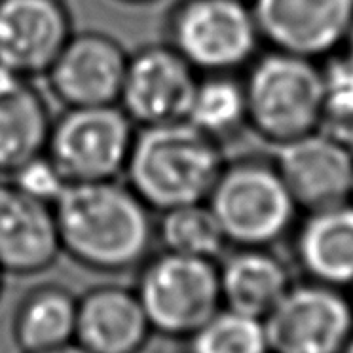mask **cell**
Instances as JSON below:
<instances>
[{"mask_svg":"<svg viewBox=\"0 0 353 353\" xmlns=\"http://www.w3.org/2000/svg\"><path fill=\"white\" fill-rule=\"evenodd\" d=\"M39 353H92V352H88V350L82 347L78 342H70V344L59 345V347H54V350H46V352H39Z\"/></svg>","mask_w":353,"mask_h":353,"instance_id":"25","label":"cell"},{"mask_svg":"<svg viewBox=\"0 0 353 353\" xmlns=\"http://www.w3.org/2000/svg\"><path fill=\"white\" fill-rule=\"evenodd\" d=\"M2 277H4V272L0 270V294H2Z\"/></svg>","mask_w":353,"mask_h":353,"instance_id":"29","label":"cell"},{"mask_svg":"<svg viewBox=\"0 0 353 353\" xmlns=\"http://www.w3.org/2000/svg\"><path fill=\"white\" fill-rule=\"evenodd\" d=\"M247 123L281 145L319 130L323 69L314 59L274 50L259 57L243 82Z\"/></svg>","mask_w":353,"mask_h":353,"instance_id":"3","label":"cell"},{"mask_svg":"<svg viewBox=\"0 0 353 353\" xmlns=\"http://www.w3.org/2000/svg\"><path fill=\"white\" fill-rule=\"evenodd\" d=\"M54 211L63 253L84 268L122 274L141 268L152 254V209L128 183H69Z\"/></svg>","mask_w":353,"mask_h":353,"instance_id":"1","label":"cell"},{"mask_svg":"<svg viewBox=\"0 0 353 353\" xmlns=\"http://www.w3.org/2000/svg\"><path fill=\"white\" fill-rule=\"evenodd\" d=\"M223 306L264 319L285 292L291 274L268 247H239L219 266Z\"/></svg>","mask_w":353,"mask_h":353,"instance_id":"18","label":"cell"},{"mask_svg":"<svg viewBox=\"0 0 353 353\" xmlns=\"http://www.w3.org/2000/svg\"><path fill=\"white\" fill-rule=\"evenodd\" d=\"M352 201H353V183H352Z\"/></svg>","mask_w":353,"mask_h":353,"instance_id":"31","label":"cell"},{"mask_svg":"<svg viewBox=\"0 0 353 353\" xmlns=\"http://www.w3.org/2000/svg\"><path fill=\"white\" fill-rule=\"evenodd\" d=\"M123 4H131V6H145V4H152L156 0H120Z\"/></svg>","mask_w":353,"mask_h":353,"instance_id":"27","label":"cell"},{"mask_svg":"<svg viewBox=\"0 0 353 353\" xmlns=\"http://www.w3.org/2000/svg\"><path fill=\"white\" fill-rule=\"evenodd\" d=\"M270 353H340L353 336L350 296L332 285H291L264 317Z\"/></svg>","mask_w":353,"mask_h":353,"instance_id":"8","label":"cell"},{"mask_svg":"<svg viewBox=\"0 0 353 353\" xmlns=\"http://www.w3.org/2000/svg\"><path fill=\"white\" fill-rule=\"evenodd\" d=\"M137 125L122 107H67L54 118L46 154L69 183L110 181L123 175Z\"/></svg>","mask_w":353,"mask_h":353,"instance_id":"7","label":"cell"},{"mask_svg":"<svg viewBox=\"0 0 353 353\" xmlns=\"http://www.w3.org/2000/svg\"><path fill=\"white\" fill-rule=\"evenodd\" d=\"M251 10L262 40L310 59L342 46L353 23V0H253Z\"/></svg>","mask_w":353,"mask_h":353,"instance_id":"12","label":"cell"},{"mask_svg":"<svg viewBox=\"0 0 353 353\" xmlns=\"http://www.w3.org/2000/svg\"><path fill=\"white\" fill-rule=\"evenodd\" d=\"M221 141L186 120L141 125L123 175L152 211L208 201L223 173Z\"/></svg>","mask_w":353,"mask_h":353,"instance_id":"2","label":"cell"},{"mask_svg":"<svg viewBox=\"0 0 353 353\" xmlns=\"http://www.w3.org/2000/svg\"><path fill=\"white\" fill-rule=\"evenodd\" d=\"M345 57L353 63V23L350 27V32H347V37H345Z\"/></svg>","mask_w":353,"mask_h":353,"instance_id":"26","label":"cell"},{"mask_svg":"<svg viewBox=\"0 0 353 353\" xmlns=\"http://www.w3.org/2000/svg\"><path fill=\"white\" fill-rule=\"evenodd\" d=\"M10 176H12V185L17 186L21 192L52 205L59 200V196L69 186V181L65 179L61 169L55 165V161L46 152L25 161Z\"/></svg>","mask_w":353,"mask_h":353,"instance_id":"24","label":"cell"},{"mask_svg":"<svg viewBox=\"0 0 353 353\" xmlns=\"http://www.w3.org/2000/svg\"><path fill=\"white\" fill-rule=\"evenodd\" d=\"M78 299L67 289L46 285L29 292L16 315V340L25 353L70 344L77 338Z\"/></svg>","mask_w":353,"mask_h":353,"instance_id":"19","label":"cell"},{"mask_svg":"<svg viewBox=\"0 0 353 353\" xmlns=\"http://www.w3.org/2000/svg\"><path fill=\"white\" fill-rule=\"evenodd\" d=\"M296 256L312 281L353 285V201L312 211L296 236Z\"/></svg>","mask_w":353,"mask_h":353,"instance_id":"17","label":"cell"},{"mask_svg":"<svg viewBox=\"0 0 353 353\" xmlns=\"http://www.w3.org/2000/svg\"><path fill=\"white\" fill-rule=\"evenodd\" d=\"M319 131L353 148V63L345 55L323 69Z\"/></svg>","mask_w":353,"mask_h":353,"instance_id":"23","label":"cell"},{"mask_svg":"<svg viewBox=\"0 0 353 353\" xmlns=\"http://www.w3.org/2000/svg\"><path fill=\"white\" fill-rule=\"evenodd\" d=\"M186 342L188 353H270L264 319L224 306Z\"/></svg>","mask_w":353,"mask_h":353,"instance_id":"22","label":"cell"},{"mask_svg":"<svg viewBox=\"0 0 353 353\" xmlns=\"http://www.w3.org/2000/svg\"><path fill=\"white\" fill-rule=\"evenodd\" d=\"M130 54L110 34L72 32L46 72L50 90L65 107L116 105Z\"/></svg>","mask_w":353,"mask_h":353,"instance_id":"11","label":"cell"},{"mask_svg":"<svg viewBox=\"0 0 353 353\" xmlns=\"http://www.w3.org/2000/svg\"><path fill=\"white\" fill-rule=\"evenodd\" d=\"M0 69H2V67H0Z\"/></svg>","mask_w":353,"mask_h":353,"instance_id":"32","label":"cell"},{"mask_svg":"<svg viewBox=\"0 0 353 353\" xmlns=\"http://www.w3.org/2000/svg\"><path fill=\"white\" fill-rule=\"evenodd\" d=\"M198 80L169 42L148 44L130 55L118 105L137 128L185 120Z\"/></svg>","mask_w":353,"mask_h":353,"instance_id":"9","label":"cell"},{"mask_svg":"<svg viewBox=\"0 0 353 353\" xmlns=\"http://www.w3.org/2000/svg\"><path fill=\"white\" fill-rule=\"evenodd\" d=\"M156 241L163 251L213 259L223 253L228 239L208 201L161 211L156 221Z\"/></svg>","mask_w":353,"mask_h":353,"instance_id":"20","label":"cell"},{"mask_svg":"<svg viewBox=\"0 0 353 353\" xmlns=\"http://www.w3.org/2000/svg\"><path fill=\"white\" fill-rule=\"evenodd\" d=\"M154 330L135 289L101 285L78 299L74 342L92 353H141Z\"/></svg>","mask_w":353,"mask_h":353,"instance_id":"15","label":"cell"},{"mask_svg":"<svg viewBox=\"0 0 353 353\" xmlns=\"http://www.w3.org/2000/svg\"><path fill=\"white\" fill-rule=\"evenodd\" d=\"M61 253L54 205L34 200L12 183L0 185V270L34 276L52 268Z\"/></svg>","mask_w":353,"mask_h":353,"instance_id":"14","label":"cell"},{"mask_svg":"<svg viewBox=\"0 0 353 353\" xmlns=\"http://www.w3.org/2000/svg\"><path fill=\"white\" fill-rule=\"evenodd\" d=\"M135 292L154 332L169 338L186 340L223 307L213 259L163 249L139 268Z\"/></svg>","mask_w":353,"mask_h":353,"instance_id":"4","label":"cell"},{"mask_svg":"<svg viewBox=\"0 0 353 353\" xmlns=\"http://www.w3.org/2000/svg\"><path fill=\"white\" fill-rule=\"evenodd\" d=\"M350 289H352V294H350V300H352V306H353V285H352V287H350Z\"/></svg>","mask_w":353,"mask_h":353,"instance_id":"30","label":"cell"},{"mask_svg":"<svg viewBox=\"0 0 353 353\" xmlns=\"http://www.w3.org/2000/svg\"><path fill=\"white\" fill-rule=\"evenodd\" d=\"M274 165L307 213L352 201L353 150L323 131L277 145Z\"/></svg>","mask_w":353,"mask_h":353,"instance_id":"10","label":"cell"},{"mask_svg":"<svg viewBox=\"0 0 353 353\" xmlns=\"http://www.w3.org/2000/svg\"><path fill=\"white\" fill-rule=\"evenodd\" d=\"M185 120L216 141L232 135L247 122L243 82L230 74H203Z\"/></svg>","mask_w":353,"mask_h":353,"instance_id":"21","label":"cell"},{"mask_svg":"<svg viewBox=\"0 0 353 353\" xmlns=\"http://www.w3.org/2000/svg\"><path fill=\"white\" fill-rule=\"evenodd\" d=\"M72 32L63 0H0V67L25 78L46 77Z\"/></svg>","mask_w":353,"mask_h":353,"instance_id":"13","label":"cell"},{"mask_svg":"<svg viewBox=\"0 0 353 353\" xmlns=\"http://www.w3.org/2000/svg\"><path fill=\"white\" fill-rule=\"evenodd\" d=\"M169 44L198 74H230L253 61L261 32L243 0H179Z\"/></svg>","mask_w":353,"mask_h":353,"instance_id":"6","label":"cell"},{"mask_svg":"<svg viewBox=\"0 0 353 353\" xmlns=\"http://www.w3.org/2000/svg\"><path fill=\"white\" fill-rule=\"evenodd\" d=\"M54 118L32 78L0 69V173L46 152Z\"/></svg>","mask_w":353,"mask_h":353,"instance_id":"16","label":"cell"},{"mask_svg":"<svg viewBox=\"0 0 353 353\" xmlns=\"http://www.w3.org/2000/svg\"><path fill=\"white\" fill-rule=\"evenodd\" d=\"M228 243L268 247L291 228L299 205L276 165L254 160L226 163L208 198Z\"/></svg>","mask_w":353,"mask_h":353,"instance_id":"5","label":"cell"},{"mask_svg":"<svg viewBox=\"0 0 353 353\" xmlns=\"http://www.w3.org/2000/svg\"><path fill=\"white\" fill-rule=\"evenodd\" d=\"M340 353H353V336L350 338V342L344 345V350H342Z\"/></svg>","mask_w":353,"mask_h":353,"instance_id":"28","label":"cell"}]
</instances>
